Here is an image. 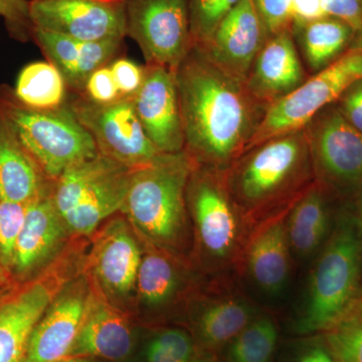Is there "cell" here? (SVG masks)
<instances>
[{
	"label": "cell",
	"mask_w": 362,
	"mask_h": 362,
	"mask_svg": "<svg viewBox=\"0 0 362 362\" xmlns=\"http://www.w3.org/2000/svg\"><path fill=\"white\" fill-rule=\"evenodd\" d=\"M175 78L185 151L197 165L226 170L246 151L268 107L197 47L177 66Z\"/></svg>",
	"instance_id": "6da1fadb"
},
{
	"label": "cell",
	"mask_w": 362,
	"mask_h": 362,
	"mask_svg": "<svg viewBox=\"0 0 362 362\" xmlns=\"http://www.w3.org/2000/svg\"><path fill=\"white\" fill-rule=\"evenodd\" d=\"M228 194L252 228L288 214L315 182L306 130L259 143L223 171Z\"/></svg>",
	"instance_id": "7a4b0ae2"
},
{
	"label": "cell",
	"mask_w": 362,
	"mask_h": 362,
	"mask_svg": "<svg viewBox=\"0 0 362 362\" xmlns=\"http://www.w3.org/2000/svg\"><path fill=\"white\" fill-rule=\"evenodd\" d=\"M362 295V240L349 202L338 209L329 238L318 252L295 332L321 334Z\"/></svg>",
	"instance_id": "3957f363"
},
{
	"label": "cell",
	"mask_w": 362,
	"mask_h": 362,
	"mask_svg": "<svg viewBox=\"0 0 362 362\" xmlns=\"http://www.w3.org/2000/svg\"><path fill=\"white\" fill-rule=\"evenodd\" d=\"M194 168L185 150L159 154L135 169L121 209L154 245L170 252L187 244V188Z\"/></svg>",
	"instance_id": "277c9868"
},
{
	"label": "cell",
	"mask_w": 362,
	"mask_h": 362,
	"mask_svg": "<svg viewBox=\"0 0 362 362\" xmlns=\"http://www.w3.org/2000/svg\"><path fill=\"white\" fill-rule=\"evenodd\" d=\"M0 114L49 182L99 154L92 136L68 104L52 110L26 106L13 87L0 84Z\"/></svg>",
	"instance_id": "5b68a950"
},
{
	"label": "cell",
	"mask_w": 362,
	"mask_h": 362,
	"mask_svg": "<svg viewBox=\"0 0 362 362\" xmlns=\"http://www.w3.org/2000/svg\"><path fill=\"white\" fill-rule=\"evenodd\" d=\"M187 202L207 266L225 276L233 271L240 273L252 228L228 194L223 171L194 164L188 180Z\"/></svg>",
	"instance_id": "8992f818"
},
{
	"label": "cell",
	"mask_w": 362,
	"mask_h": 362,
	"mask_svg": "<svg viewBox=\"0 0 362 362\" xmlns=\"http://www.w3.org/2000/svg\"><path fill=\"white\" fill-rule=\"evenodd\" d=\"M362 78V47H351L329 66L307 78L289 95L272 104L247 150L259 143L304 129L326 107L337 103Z\"/></svg>",
	"instance_id": "52a82bcc"
},
{
	"label": "cell",
	"mask_w": 362,
	"mask_h": 362,
	"mask_svg": "<svg viewBox=\"0 0 362 362\" xmlns=\"http://www.w3.org/2000/svg\"><path fill=\"white\" fill-rule=\"evenodd\" d=\"M315 180L337 202H349L362 188V133L352 127L337 103L305 127Z\"/></svg>",
	"instance_id": "ba28073f"
},
{
	"label": "cell",
	"mask_w": 362,
	"mask_h": 362,
	"mask_svg": "<svg viewBox=\"0 0 362 362\" xmlns=\"http://www.w3.org/2000/svg\"><path fill=\"white\" fill-rule=\"evenodd\" d=\"M66 104L92 136L102 156L137 169L156 159V148L136 114L132 98H120L109 104H97L82 93H71Z\"/></svg>",
	"instance_id": "9c48e42d"
},
{
	"label": "cell",
	"mask_w": 362,
	"mask_h": 362,
	"mask_svg": "<svg viewBox=\"0 0 362 362\" xmlns=\"http://www.w3.org/2000/svg\"><path fill=\"white\" fill-rule=\"evenodd\" d=\"M192 0H126V37L135 40L146 64L175 71L194 47Z\"/></svg>",
	"instance_id": "30bf717a"
},
{
	"label": "cell",
	"mask_w": 362,
	"mask_h": 362,
	"mask_svg": "<svg viewBox=\"0 0 362 362\" xmlns=\"http://www.w3.org/2000/svg\"><path fill=\"white\" fill-rule=\"evenodd\" d=\"M126 0H30L33 28L84 42L126 37Z\"/></svg>",
	"instance_id": "8fae6325"
},
{
	"label": "cell",
	"mask_w": 362,
	"mask_h": 362,
	"mask_svg": "<svg viewBox=\"0 0 362 362\" xmlns=\"http://www.w3.org/2000/svg\"><path fill=\"white\" fill-rule=\"evenodd\" d=\"M90 299L84 279L63 288L33 327L21 362H59L70 356Z\"/></svg>",
	"instance_id": "7c38bea8"
},
{
	"label": "cell",
	"mask_w": 362,
	"mask_h": 362,
	"mask_svg": "<svg viewBox=\"0 0 362 362\" xmlns=\"http://www.w3.org/2000/svg\"><path fill=\"white\" fill-rule=\"evenodd\" d=\"M132 100L143 129L160 153H180L185 150L175 71L145 65L141 87Z\"/></svg>",
	"instance_id": "4fadbf2b"
},
{
	"label": "cell",
	"mask_w": 362,
	"mask_h": 362,
	"mask_svg": "<svg viewBox=\"0 0 362 362\" xmlns=\"http://www.w3.org/2000/svg\"><path fill=\"white\" fill-rule=\"evenodd\" d=\"M252 0H242L199 47L221 70L246 83L255 59L270 39Z\"/></svg>",
	"instance_id": "5bb4252c"
},
{
	"label": "cell",
	"mask_w": 362,
	"mask_h": 362,
	"mask_svg": "<svg viewBox=\"0 0 362 362\" xmlns=\"http://www.w3.org/2000/svg\"><path fill=\"white\" fill-rule=\"evenodd\" d=\"M52 273L14 285L0 302V362H21L35 324L59 294Z\"/></svg>",
	"instance_id": "9a60e30c"
},
{
	"label": "cell",
	"mask_w": 362,
	"mask_h": 362,
	"mask_svg": "<svg viewBox=\"0 0 362 362\" xmlns=\"http://www.w3.org/2000/svg\"><path fill=\"white\" fill-rule=\"evenodd\" d=\"M66 230L65 221L52 199V187L28 202L11 266L13 284H23L35 278L33 273L51 257Z\"/></svg>",
	"instance_id": "2e32d148"
},
{
	"label": "cell",
	"mask_w": 362,
	"mask_h": 362,
	"mask_svg": "<svg viewBox=\"0 0 362 362\" xmlns=\"http://www.w3.org/2000/svg\"><path fill=\"white\" fill-rule=\"evenodd\" d=\"M288 214L255 226L243 254L240 273L247 274L266 294L282 292L289 279L292 251L286 228Z\"/></svg>",
	"instance_id": "e0dca14e"
},
{
	"label": "cell",
	"mask_w": 362,
	"mask_h": 362,
	"mask_svg": "<svg viewBox=\"0 0 362 362\" xmlns=\"http://www.w3.org/2000/svg\"><path fill=\"white\" fill-rule=\"evenodd\" d=\"M308 77L292 30H287L267 40L255 59L246 86L252 97L269 108L296 90Z\"/></svg>",
	"instance_id": "ac0fdd59"
},
{
	"label": "cell",
	"mask_w": 362,
	"mask_h": 362,
	"mask_svg": "<svg viewBox=\"0 0 362 362\" xmlns=\"http://www.w3.org/2000/svg\"><path fill=\"white\" fill-rule=\"evenodd\" d=\"M32 40L63 76L69 92L82 93L90 76L109 66L122 51L124 40L84 42L33 28Z\"/></svg>",
	"instance_id": "d6986e66"
},
{
	"label": "cell",
	"mask_w": 362,
	"mask_h": 362,
	"mask_svg": "<svg viewBox=\"0 0 362 362\" xmlns=\"http://www.w3.org/2000/svg\"><path fill=\"white\" fill-rule=\"evenodd\" d=\"M141 252L122 218L105 228L93 254L95 275L109 294L122 296L132 291L141 263Z\"/></svg>",
	"instance_id": "ffe728a7"
},
{
	"label": "cell",
	"mask_w": 362,
	"mask_h": 362,
	"mask_svg": "<svg viewBox=\"0 0 362 362\" xmlns=\"http://www.w3.org/2000/svg\"><path fill=\"white\" fill-rule=\"evenodd\" d=\"M134 170L118 164L88 181L75 206L63 218L68 230L89 235L102 221L121 211Z\"/></svg>",
	"instance_id": "44dd1931"
},
{
	"label": "cell",
	"mask_w": 362,
	"mask_h": 362,
	"mask_svg": "<svg viewBox=\"0 0 362 362\" xmlns=\"http://www.w3.org/2000/svg\"><path fill=\"white\" fill-rule=\"evenodd\" d=\"M337 202L317 181L290 209L286 218L291 251L300 258L318 254L329 238L338 211Z\"/></svg>",
	"instance_id": "7402d4cb"
},
{
	"label": "cell",
	"mask_w": 362,
	"mask_h": 362,
	"mask_svg": "<svg viewBox=\"0 0 362 362\" xmlns=\"http://www.w3.org/2000/svg\"><path fill=\"white\" fill-rule=\"evenodd\" d=\"M228 282L226 279L220 294L206 302L195 324L202 349L213 354L225 349L259 314L252 302Z\"/></svg>",
	"instance_id": "603a6c76"
},
{
	"label": "cell",
	"mask_w": 362,
	"mask_h": 362,
	"mask_svg": "<svg viewBox=\"0 0 362 362\" xmlns=\"http://www.w3.org/2000/svg\"><path fill=\"white\" fill-rule=\"evenodd\" d=\"M132 346V332L122 314L92 297L69 357L96 356L107 361H122L129 356Z\"/></svg>",
	"instance_id": "cb8c5ba5"
},
{
	"label": "cell",
	"mask_w": 362,
	"mask_h": 362,
	"mask_svg": "<svg viewBox=\"0 0 362 362\" xmlns=\"http://www.w3.org/2000/svg\"><path fill=\"white\" fill-rule=\"evenodd\" d=\"M52 185L0 114V199L28 204Z\"/></svg>",
	"instance_id": "d4e9b609"
},
{
	"label": "cell",
	"mask_w": 362,
	"mask_h": 362,
	"mask_svg": "<svg viewBox=\"0 0 362 362\" xmlns=\"http://www.w3.org/2000/svg\"><path fill=\"white\" fill-rule=\"evenodd\" d=\"M292 33L313 74L329 66L356 44L354 30L344 21L329 16L292 28Z\"/></svg>",
	"instance_id": "484cf974"
},
{
	"label": "cell",
	"mask_w": 362,
	"mask_h": 362,
	"mask_svg": "<svg viewBox=\"0 0 362 362\" xmlns=\"http://www.w3.org/2000/svg\"><path fill=\"white\" fill-rule=\"evenodd\" d=\"M13 90L23 104L40 110L64 106L69 93L63 76L49 62L26 65L21 71Z\"/></svg>",
	"instance_id": "4316f807"
},
{
	"label": "cell",
	"mask_w": 362,
	"mask_h": 362,
	"mask_svg": "<svg viewBox=\"0 0 362 362\" xmlns=\"http://www.w3.org/2000/svg\"><path fill=\"white\" fill-rule=\"evenodd\" d=\"M138 294L144 304L160 308L173 301L180 287V275L170 259L160 252L145 255L137 279Z\"/></svg>",
	"instance_id": "83f0119b"
},
{
	"label": "cell",
	"mask_w": 362,
	"mask_h": 362,
	"mask_svg": "<svg viewBox=\"0 0 362 362\" xmlns=\"http://www.w3.org/2000/svg\"><path fill=\"white\" fill-rule=\"evenodd\" d=\"M279 331L271 316L259 313L221 350L225 362H272Z\"/></svg>",
	"instance_id": "f1b7e54d"
},
{
	"label": "cell",
	"mask_w": 362,
	"mask_h": 362,
	"mask_svg": "<svg viewBox=\"0 0 362 362\" xmlns=\"http://www.w3.org/2000/svg\"><path fill=\"white\" fill-rule=\"evenodd\" d=\"M321 334L340 362H362V295L332 327Z\"/></svg>",
	"instance_id": "f546056e"
},
{
	"label": "cell",
	"mask_w": 362,
	"mask_h": 362,
	"mask_svg": "<svg viewBox=\"0 0 362 362\" xmlns=\"http://www.w3.org/2000/svg\"><path fill=\"white\" fill-rule=\"evenodd\" d=\"M194 340L185 331H160L146 349L147 362H190L195 356Z\"/></svg>",
	"instance_id": "4dcf8cb0"
},
{
	"label": "cell",
	"mask_w": 362,
	"mask_h": 362,
	"mask_svg": "<svg viewBox=\"0 0 362 362\" xmlns=\"http://www.w3.org/2000/svg\"><path fill=\"white\" fill-rule=\"evenodd\" d=\"M242 0H192L190 25L194 45L204 44L218 23Z\"/></svg>",
	"instance_id": "1f68e13d"
},
{
	"label": "cell",
	"mask_w": 362,
	"mask_h": 362,
	"mask_svg": "<svg viewBox=\"0 0 362 362\" xmlns=\"http://www.w3.org/2000/svg\"><path fill=\"white\" fill-rule=\"evenodd\" d=\"M26 206L28 204L0 199V254L2 269L9 278L16 243L25 220Z\"/></svg>",
	"instance_id": "d6a6232c"
},
{
	"label": "cell",
	"mask_w": 362,
	"mask_h": 362,
	"mask_svg": "<svg viewBox=\"0 0 362 362\" xmlns=\"http://www.w3.org/2000/svg\"><path fill=\"white\" fill-rule=\"evenodd\" d=\"M0 16L11 39L21 42L32 40L30 0H0Z\"/></svg>",
	"instance_id": "836d02e7"
},
{
	"label": "cell",
	"mask_w": 362,
	"mask_h": 362,
	"mask_svg": "<svg viewBox=\"0 0 362 362\" xmlns=\"http://www.w3.org/2000/svg\"><path fill=\"white\" fill-rule=\"evenodd\" d=\"M282 362H340L323 334L308 335L290 347Z\"/></svg>",
	"instance_id": "e575fe53"
},
{
	"label": "cell",
	"mask_w": 362,
	"mask_h": 362,
	"mask_svg": "<svg viewBox=\"0 0 362 362\" xmlns=\"http://www.w3.org/2000/svg\"><path fill=\"white\" fill-rule=\"evenodd\" d=\"M271 37L292 30L291 0H252Z\"/></svg>",
	"instance_id": "d590c367"
},
{
	"label": "cell",
	"mask_w": 362,
	"mask_h": 362,
	"mask_svg": "<svg viewBox=\"0 0 362 362\" xmlns=\"http://www.w3.org/2000/svg\"><path fill=\"white\" fill-rule=\"evenodd\" d=\"M82 94L97 104H109L122 98L109 66L98 69L90 76Z\"/></svg>",
	"instance_id": "8d00e7d4"
},
{
	"label": "cell",
	"mask_w": 362,
	"mask_h": 362,
	"mask_svg": "<svg viewBox=\"0 0 362 362\" xmlns=\"http://www.w3.org/2000/svg\"><path fill=\"white\" fill-rule=\"evenodd\" d=\"M109 66L121 97H134L144 78V66H138L126 58L115 59Z\"/></svg>",
	"instance_id": "74e56055"
},
{
	"label": "cell",
	"mask_w": 362,
	"mask_h": 362,
	"mask_svg": "<svg viewBox=\"0 0 362 362\" xmlns=\"http://www.w3.org/2000/svg\"><path fill=\"white\" fill-rule=\"evenodd\" d=\"M327 16L344 21L356 33L354 47H362V0H324Z\"/></svg>",
	"instance_id": "f35d334b"
},
{
	"label": "cell",
	"mask_w": 362,
	"mask_h": 362,
	"mask_svg": "<svg viewBox=\"0 0 362 362\" xmlns=\"http://www.w3.org/2000/svg\"><path fill=\"white\" fill-rule=\"evenodd\" d=\"M337 105L345 120L362 133V78L345 90Z\"/></svg>",
	"instance_id": "ab89813d"
},
{
	"label": "cell",
	"mask_w": 362,
	"mask_h": 362,
	"mask_svg": "<svg viewBox=\"0 0 362 362\" xmlns=\"http://www.w3.org/2000/svg\"><path fill=\"white\" fill-rule=\"evenodd\" d=\"M327 16L324 0H291L292 28Z\"/></svg>",
	"instance_id": "60d3db41"
},
{
	"label": "cell",
	"mask_w": 362,
	"mask_h": 362,
	"mask_svg": "<svg viewBox=\"0 0 362 362\" xmlns=\"http://www.w3.org/2000/svg\"><path fill=\"white\" fill-rule=\"evenodd\" d=\"M350 209H351L352 216H354V221L357 230L362 240V188L357 192L356 197L349 202Z\"/></svg>",
	"instance_id": "b9f144b4"
},
{
	"label": "cell",
	"mask_w": 362,
	"mask_h": 362,
	"mask_svg": "<svg viewBox=\"0 0 362 362\" xmlns=\"http://www.w3.org/2000/svg\"><path fill=\"white\" fill-rule=\"evenodd\" d=\"M190 362H218V359L214 356L213 352L206 351L202 350V352L199 354H195L194 358Z\"/></svg>",
	"instance_id": "7bdbcfd3"
},
{
	"label": "cell",
	"mask_w": 362,
	"mask_h": 362,
	"mask_svg": "<svg viewBox=\"0 0 362 362\" xmlns=\"http://www.w3.org/2000/svg\"><path fill=\"white\" fill-rule=\"evenodd\" d=\"M13 282L11 280L2 281L0 282V302L4 299V296L13 289Z\"/></svg>",
	"instance_id": "ee69618b"
},
{
	"label": "cell",
	"mask_w": 362,
	"mask_h": 362,
	"mask_svg": "<svg viewBox=\"0 0 362 362\" xmlns=\"http://www.w3.org/2000/svg\"><path fill=\"white\" fill-rule=\"evenodd\" d=\"M59 362H90L83 357H66L64 361Z\"/></svg>",
	"instance_id": "f6af8a7d"
}]
</instances>
